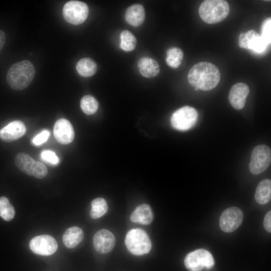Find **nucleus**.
<instances>
[{
    "mask_svg": "<svg viewBox=\"0 0 271 271\" xmlns=\"http://www.w3.org/2000/svg\"><path fill=\"white\" fill-rule=\"evenodd\" d=\"M90 215L93 219H98L104 215L107 211L108 206L106 201L102 198H97L92 200Z\"/></svg>",
    "mask_w": 271,
    "mask_h": 271,
    "instance_id": "nucleus-24",
    "label": "nucleus"
},
{
    "mask_svg": "<svg viewBox=\"0 0 271 271\" xmlns=\"http://www.w3.org/2000/svg\"><path fill=\"white\" fill-rule=\"evenodd\" d=\"M138 68L140 73L146 78H152L157 76L160 72L158 62L151 58H141L138 62Z\"/></svg>",
    "mask_w": 271,
    "mask_h": 271,
    "instance_id": "nucleus-19",
    "label": "nucleus"
},
{
    "mask_svg": "<svg viewBox=\"0 0 271 271\" xmlns=\"http://www.w3.org/2000/svg\"><path fill=\"white\" fill-rule=\"evenodd\" d=\"M15 163L20 171L36 178H43L48 174L47 168L44 164L34 160L26 153L18 154L15 157Z\"/></svg>",
    "mask_w": 271,
    "mask_h": 271,
    "instance_id": "nucleus-5",
    "label": "nucleus"
},
{
    "mask_svg": "<svg viewBox=\"0 0 271 271\" xmlns=\"http://www.w3.org/2000/svg\"><path fill=\"white\" fill-rule=\"evenodd\" d=\"M83 230L77 226L67 229L64 233L62 240L65 246L68 248L75 247L83 239Z\"/></svg>",
    "mask_w": 271,
    "mask_h": 271,
    "instance_id": "nucleus-20",
    "label": "nucleus"
},
{
    "mask_svg": "<svg viewBox=\"0 0 271 271\" xmlns=\"http://www.w3.org/2000/svg\"><path fill=\"white\" fill-rule=\"evenodd\" d=\"M15 215V211L9 199L4 196L0 197V216L6 221L12 220Z\"/></svg>",
    "mask_w": 271,
    "mask_h": 271,
    "instance_id": "nucleus-27",
    "label": "nucleus"
},
{
    "mask_svg": "<svg viewBox=\"0 0 271 271\" xmlns=\"http://www.w3.org/2000/svg\"><path fill=\"white\" fill-rule=\"evenodd\" d=\"M263 226L265 230L268 232H271V211L267 213L264 217Z\"/></svg>",
    "mask_w": 271,
    "mask_h": 271,
    "instance_id": "nucleus-31",
    "label": "nucleus"
},
{
    "mask_svg": "<svg viewBox=\"0 0 271 271\" xmlns=\"http://www.w3.org/2000/svg\"><path fill=\"white\" fill-rule=\"evenodd\" d=\"M243 219V212L239 208L230 207L222 213L220 217L219 225L224 232H231L241 225Z\"/></svg>",
    "mask_w": 271,
    "mask_h": 271,
    "instance_id": "nucleus-12",
    "label": "nucleus"
},
{
    "mask_svg": "<svg viewBox=\"0 0 271 271\" xmlns=\"http://www.w3.org/2000/svg\"><path fill=\"white\" fill-rule=\"evenodd\" d=\"M220 79V73L214 64L201 62L195 64L190 70L188 80L196 89L210 90L217 86Z\"/></svg>",
    "mask_w": 271,
    "mask_h": 271,
    "instance_id": "nucleus-1",
    "label": "nucleus"
},
{
    "mask_svg": "<svg viewBox=\"0 0 271 271\" xmlns=\"http://www.w3.org/2000/svg\"><path fill=\"white\" fill-rule=\"evenodd\" d=\"M184 264L189 271H201L204 267L212 268L214 264V260L210 252L204 249H198L186 256Z\"/></svg>",
    "mask_w": 271,
    "mask_h": 271,
    "instance_id": "nucleus-6",
    "label": "nucleus"
},
{
    "mask_svg": "<svg viewBox=\"0 0 271 271\" xmlns=\"http://www.w3.org/2000/svg\"><path fill=\"white\" fill-rule=\"evenodd\" d=\"M145 11L143 6L140 4H134L129 7L125 14L126 22L134 27L143 24L145 20Z\"/></svg>",
    "mask_w": 271,
    "mask_h": 271,
    "instance_id": "nucleus-17",
    "label": "nucleus"
},
{
    "mask_svg": "<svg viewBox=\"0 0 271 271\" xmlns=\"http://www.w3.org/2000/svg\"><path fill=\"white\" fill-rule=\"evenodd\" d=\"M115 238L112 232L108 230L102 229L94 235L93 244L95 250L101 253H106L114 247Z\"/></svg>",
    "mask_w": 271,
    "mask_h": 271,
    "instance_id": "nucleus-14",
    "label": "nucleus"
},
{
    "mask_svg": "<svg viewBox=\"0 0 271 271\" xmlns=\"http://www.w3.org/2000/svg\"><path fill=\"white\" fill-rule=\"evenodd\" d=\"M53 133L57 141L62 145L71 143L75 136L71 122L65 118H60L56 121L54 126Z\"/></svg>",
    "mask_w": 271,
    "mask_h": 271,
    "instance_id": "nucleus-13",
    "label": "nucleus"
},
{
    "mask_svg": "<svg viewBox=\"0 0 271 271\" xmlns=\"http://www.w3.org/2000/svg\"><path fill=\"white\" fill-rule=\"evenodd\" d=\"M35 69L29 60H24L13 64L9 69L7 81L11 88L22 90L27 88L33 80Z\"/></svg>",
    "mask_w": 271,
    "mask_h": 271,
    "instance_id": "nucleus-2",
    "label": "nucleus"
},
{
    "mask_svg": "<svg viewBox=\"0 0 271 271\" xmlns=\"http://www.w3.org/2000/svg\"><path fill=\"white\" fill-rule=\"evenodd\" d=\"M184 53L182 50L177 47H171L167 51L166 61L171 67L177 68L181 64Z\"/></svg>",
    "mask_w": 271,
    "mask_h": 271,
    "instance_id": "nucleus-23",
    "label": "nucleus"
},
{
    "mask_svg": "<svg viewBox=\"0 0 271 271\" xmlns=\"http://www.w3.org/2000/svg\"><path fill=\"white\" fill-rule=\"evenodd\" d=\"M238 45L255 54L264 53L269 45L256 31L251 30L241 33L238 38Z\"/></svg>",
    "mask_w": 271,
    "mask_h": 271,
    "instance_id": "nucleus-10",
    "label": "nucleus"
},
{
    "mask_svg": "<svg viewBox=\"0 0 271 271\" xmlns=\"http://www.w3.org/2000/svg\"><path fill=\"white\" fill-rule=\"evenodd\" d=\"M130 221L144 225L150 224L153 219V214L150 206L143 204L138 206L130 216Z\"/></svg>",
    "mask_w": 271,
    "mask_h": 271,
    "instance_id": "nucleus-18",
    "label": "nucleus"
},
{
    "mask_svg": "<svg viewBox=\"0 0 271 271\" xmlns=\"http://www.w3.org/2000/svg\"><path fill=\"white\" fill-rule=\"evenodd\" d=\"M63 16L66 22L72 25H80L86 20L89 9L84 2L78 1H70L63 7Z\"/></svg>",
    "mask_w": 271,
    "mask_h": 271,
    "instance_id": "nucleus-8",
    "label": "nucleus"
},
{
    "mask_svg": "<svg viewBox=\"0 0 271 271\" xmlns=\"http://www.w3.org/2000/svg\"><path fill=\"white\" fill-rule=\"evenodd\" d=\"M26 131L24 123L20 120H15L0 130V139L6 142H13L23 136Z\"/></svg>",
    "mask_w": 271,
    "mask_h": 271,
    "instance_id": "nucleus-16",
    "label": "nucleus"
},
{
    "mask_svg": "<svg viewBox=\"0 0 271 271\" xmlns=\"http://www.w3.org/2000/svg\"><path fill=\"white\" fill-rule=\"evenodd\" d=\"M249 93V89L246 84L240 82L234 84L228 95V99L232 106L237 110L242 109Z\"/></svg>",
    "mask_w": 271,
    "mask_h": 271,
    "instance_id": "nucleus-15",
    "label": "nucleus"
},
{
    "mask_svg": "<svg viewBox=\"0 0 271 271\" xmlns=\"http://www.w3.org/2000/svg\"><path fill=\"white\" fill-rule=\"evenodd\" d=\"M198 112L193 107L185 106L175 111L171 118L172 126L176 129L186 131L191 128L196 123Z\"/></svg>",
    "mask_w": 271,
    "mask_h": 271,
    "instance_id": "nucleus-7",
    "label": "nucleus"
},
{
    "mask_svg": "<svg viewBox=\"0 0 271 271\" xmlns=\"http://www.w3.org/2000/svg\"><path fill=\"white\" fill-rule=\"evenodd\" d=\"M50 132L48 130H44L37 134L32 140V143L36 146L45 143L48 139Z\"/></svg>",
    "mask_w": 271,
    "mask_h": 271,
    "instance_id": "nucleus-30",
    "label": "nucleus"
},
{
    "mask_svg": "<svg viewBox=\"0 0 271 271\" xmlns=\"http://www.w3.org/2000/svg\"><path fill=\"white\" fill-rule=\"evenodd\" d=\"M271 19L267 18L263 23L261 27V37L268 44L271 42Z\"/></svg>",
    "mask_w": 271,
    "mask_h": 271,
    "instance_id": "nucleus-29",
    "label": "nucleus"
},
{
    "mask_svg": "<svg viewBox=\"0 0 271 271\" xmlns=\"http://www.w3.org/2000/svg\"><path fill=\"white\" fill-rule=\"evenodd\" d=\"M29 246L34 253L43 256L53 254L58 248V243L55 239L47 234L34 237L31 240Z\"/></svg>",
    "mask_w": 271,
    "mask_h": 271,
    "instance_id": "nucleus-11",
    "label": "nucleus"
},
{
    "mask_svg": "<svg viewBox=\"0 0 271 271\" xmlns=\"http://www.w3.org/2000/svg\"><path fill=\"white\" fill-rule=\"evenodd\" d=\"M78 73L83 77H90L96 72L97 64L90 58H83L78 61L76 65Z\"/></svg>",
    "mask_w": 271,
    "mask_h": 271,
    "instance_id": "nucleus-22",
    "label": "nucleus"
},
{
    "mask_svg": "<svg viewBox=\"0 0 271 271\" xmlns=\"http://www.w3.org/2000/svg\"><path fill=\"white\" fill-rule=\"evenodd\" d=\"M6 42V35L5 32L0 30V51L3 48Z\"/></svg>",
    "mask_w": 271,
    "mask_h": 271,
    "instance_id": "nucleus-32",
    "label": "nucleus"
},
{
    "mask_svg": "<svg viewBox=\"0 0 271 271\" xmlns=\"http://www.w3.org/2000/svg\"><path fill=\"white\" fill-rule=\"evenodd\" d=\"M125 244L132 254L141 255L148 253L151 249L152 243L147 232L140 228H134L127 232Z\"/></svg>",
    "mask_w": 271,
    "mask_h": 271,
    "instance_id": "nucleus-4",
    "label": "nucleus"
},
{
    "mask_svg": "<svg viewBox=\"0 0 271 271\" xmlns=\"http://www.w3.org/2000/svg\"><path fill=\"white\" fill-rule=\"evenodd\" d=\"M120 48L124 51H131L136 48L137 39L135 36L127 30L122 31L120 35Z\"/></svg>",
    "mask_w": 271,
    "mask_h": 271,
    "instance_id": "nucleus-25",
    "label": "nucleus"
},
{
    "mask_svg": "<svg viewBox=\"0 0 271 271\" xmlns=\"http://www.w3.org/2000/svg\"><path fill=\"white\" fill-rule=\"evenodd\" d=\"M229 13L228 3L222 0H207L201 4L199 14L206 23L213 24L224 20Z\"/></svg>",
    "mask_w": 271,
    "mask_h": 271,
    "instance_id": "nucleus-3",
    "label": "nucleus"
},
{
    "mask_svg": "<svg viewBox=\"0 0 271 271\" xmlns=\"http://www.w3.org/2000/svg\"><path fill=\"white\" fill-rule=\"evenodd\" d=\"M256 202L259 204L268 203L271 198V181L264 179L257 186L254 195Z\"/></svg>",
    "mask_w": 271,
    "mask_h": 271,
    "instance_id": "nucleus-21",
    "label": "nucleus"
},
{
    "mask_svg": "<svg viewBox=\"0 0 271 271\" xmlns=\"http://www.w3.org/2000/svg\"><path fill=\"white\" fill-rule=\"evenodd\" d=\"M80 107L82 111L86 114L95 113L98 107V103L91 95L84 96L80 100Z\"/></svg>",
    "mask_w": 271,
    "mask_h": 271,
    "instance_id": "nucleus-26",
    "label": "nucleus"
},
{
    "mask_svg": "<svg viewBox=\"0 0 271 271\" xmlns=\"http://www.w3.org/2000/svg\"><path fill=\"white\" fill-rule=\"evenodd\" d=\"M270 161V149L264 145H258L251 152L249 170L254 175L261 174L269 167Z\"/></svg>",
    "mask_w": 271,
    "mask_h": 271,
    "instance_id": "nucleus-9",
    "label": "nucleus"
},
{
    "mask_svg": "<svg viewBox=\"0 0 271 271\" xmlns=\"http://www.w3.org/2000/svg\"><path fill=\"white\" fill-rule=\"evenodd\" d=\"M41 158L45 162L52 165H57L60 160L56 153L51 150H45L41 152Z\"/></svg>",
    "mask_w": 271,
    "mask_h": 271,
    "instance_id": "nucleus-28",
    "label": "nucleus"
}]
</instances>
